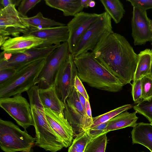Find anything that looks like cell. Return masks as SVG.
<instances>
[{"label": "cell", "mask_w": 152, "mask_h": 152, "mask_svg": "<svg viewBox=\"0 0 152 152\" xmlns=\"http://www.w3.org/2000/svg\"><path fill=\"white\" fill-rule=\"evenodd\" d=\"M92 52L95 57L124 85L133 80L138 54L123 36L114 32L110 34Z\"/></svg>", "instance_id": "1"}, {"label": "cell", "mask_w": 152, "mask_h": 152, "mask_svg": "<svg viewBox=\"0 0 152 152\" xmlns=\"http://www.w3.org/2000/svg\"><path fill=\"white\" fill-rule=\"evenodd\" d=\"M77 75L91 87L110 92L122 90L124 85L94 57L87 52L74 58Z\"/></svg>", "instance_id": "2"}, {"label": "cell", "mask_w": 152, "mask_h": 152, "mask_svg": "<svg viewBox=\"0 0 152 152\" xmlns=\"http://www.w3.org/2000/svg\"><path fill=\"white\" fill-rule=\"evenodd\" d=\"M46 58L38 59L23 66L9 80L0 84V98L21 94L37 84Z\"/></svg>", "instance_id": "3"}, {"label": "cell", "mask_w": 152, "mask_h": 152, "mask_svg": "<svg viewBox=\"0 0 152 152\" xmlns=\"http://www.w3.org/2000/svg\"><path fill=\"white\" fill-rule=\"evenodd\" d=\"M30 104L35 130V145L51 152L61 150L63 145L49 126L40 99Z\"/></svg>", "instance_id": "4"}, {"label": "cell", "mask_w": 152, "mask_h": 152, "mask_svg": "<svg viewBox=\"0 0 152 152\" xmlns=\"http://www.w3.org/2000/svg\"><path fill=\"white\" fill-rule=\"evenodd\" d=\"M35 137L12 122L0 119V146L4 152H30Z\"/></svg>", "instance_id": "5"}, {"label": "cell", "mask_w": 152, "mask_h": 152, "mask_svg": "<svg viewBox=\"0 0 152 152\" xmlns=\"http://www.w3.org/2000/svg\"><path fill=\"white\" fill-rule=\"evenodd\" d=\"M111 18L105 12L80 37L71 53L74 58L91 50L110 34L114 32Z\"/></svg>", "instance_id": "6"}, {"label": "cell", "mask_w": 152, "mask_h": 152, "mask_svg": "<svg viewBox=\"0 0 152 152\" xmlns=\"http://www.w3.org/2000/svg\"><path fill=\"white\" fill-rule=\"evenodd\" d=\"M63 113L75 135L88 131L93 124L92 115H87L84 111L75 87L66 100Z\"/></svg>", "instance_id": "7"}, {"label": "cell", "mask_w": 152, "mask_h": 152, "mask_svg": "<svg viewBox=\"0 0 152 152\" xmlns=\"http://www.w3.org/2000/svg\"><path fill=\"white\" fill-rule=\"evenodd\" d=\"M70 53L67 42H65L61 44L46 57L38 77L39 89L47 88L53 84L57 73Z\"/></svg>", "instance_id": "8"}, {"label": "cell", "mask_w": 152, "mask_h": 152, "mask_svg": "<svg viewBox=\"0 0 152 152\" xmlns=\"http://www.w3.org/2000/svg\"><path fill=\"white\" fill-rule=\"evenodd\" d=\"M58 46L36 47L18 53L3 51L0 54V70L12 69L17 70L36 60L46 58Z\"/></svg>", "instance_id": "9"}, {"label": "cell", "mask_w": 152, "mask_h": 152, "mask_svg": "<svg viewBox=\"0 0 152 152\" xmlns=\"http://www.w3.org/2000/svg\"><path fill=\"white\" fill-rule=\"evenodd\" d=\"M0 106L25 130L34 126L30 104L21 94L0 98Z\"/></svg>", "instance_id": "10"}, {"label": "cell", "mask_w": 152, "mask_h": 152, "mask_svg": "<svg viewBox=\"0 0 152 152\" xmlns=\"http://www.w3.org/2000/svg\"><path fill=\"white\" fill-rule=\"evenodd\" d=\"M14 5L10 4L0 10V37L26 35L30 28L23 21Z\"/></svg>", "instance_id": "11"}, {"label": "cell", "mask_w": 152, "mask_h": 152, "mask_svg": "<svg viewBox=\"0 0 152 152\" xmlns=\"http://www.w3.org/2000/svg\"><path fill=\"white\" fill-rule=\"evenodd\" d=\"M77 75V69L70 53L57 73L53 83L58 97L64 104L74 87Z\"/></svg>", "instance_id": "12"}, {"label": "cell", "mask_w": 152, "mask_h": 152, "mask_svg": "<svg viewBox=\"0 0 152 152\" xmlns=\"http://www.w3.org/2000/svg\"><path fill=\"white\" fill-rule=\"evenodd\" d=\"M102 13L81 12L77 14L67 24L69 33L67 41L70 53L86 31L102 15Z\"/></svg>", "instance_id": "13"}, {"label": "cell", "mask_w": 152, "mask_h": 152, "mask_svg": "<svg viewBox=\"0 0 152 152\" xmlns=\"http://www.w3.org/2000/svg\"><path fill=\"white\" fill-rule=\"evenodd\" d=\"M45 110L49 126L62 142L64 147L70 146L75 135L72 127L64 116V113H58L46 108Z\"/></svg>", "instance_id": "14"}, {"label": "cell", "mask_w": 152, "mask_h": 152, "mask_svg": "<svg viewBox=\"0 0 152 152\" xmlns=\"http://www.w3.org/2000/svg\"><path fill=\"white\" fill-rule=\"evenodd\" d=\"M132 36L134 45L145 44L151 41L152 33L150 25V19L146 11L133 7L132 21Z\"/></svg>", "instance_id": "15"}, {"label": "cell", "mask_w": 152, "mask_h": 152, "mask_svg": "<svg viewBox=\"0 0 152 152\" xmlns=\"http://www.w3.org/2000/svg\"><path fill=\"white\" fill-rule=\"evenodd\" d=\"M26 35H32L44 40L38 47L59 45L61 42H67L69 33L66 25L38 29L30 28Z\"/></svg>", "instance_id": "16"}, {"label": "cell", "mask_w": 152, "mask_h": 152, "mask_svg": "<svg viewBox=\"0 0 152 152\" xmlns=\"http://www.w3.org/2000/svg\"><path fill=\"white\" fill-rule=\"evenodd\" d=\"M44 40L30 35L9 37L1 46L3 51L11 53H18L38 47Z\"/></svg>", "instance_id": "17"}, {"label": "cell", "mask_w": 152, "mask_h": 152, "mask_svg": "<svg viewBox=\"0 0 152 152\" xmlns=\"http://www.w3.org/2000/svg\"><path fill=\"white\" fill-rule=\"evenodd\" d=\"M39 95L45 109L58 113H63L64 104L59 99L53 84L45 89H39Z\"/></svg>", "instance_id": "18"}, {"label": "cell", "mask_w": 152, "mask_h": 152, "mask_svg": "<svg viewBox=\"0 0 152 152\" xmlns=\"http://www.w3.org/2000/svg\"><path fill=\"white\" fill-rule=\"evenodd\" d=\"M132 143L143 145L152 152V125L137 123L131 132Z\"/></svg>", "instance_id": "19"}, {"label": "cell", "mask_w": 152, "mask_h": 152, "mask_svg": "<svg viewBox=\"0 0 152 152\" xmlns=\"http://www.w3.org/2000/svg\"><path fill=\"white\" fill-rule=\"evenodd\" d=\"M45 1L48 6L62 11L65 16H74L84 8L81 0H45Z\"/></svg>", "instance_id": "20"}, {"label": "cell", "mask_w": 152, "mask_h": 152, "mask_svg": "<svg viewBox=\"0 0 152 152\" xmlns=\"http://www.w3.org/2000/svg\"><path fill=\"white\" fill-rule=\"evenodd\" d=\"M135 111L132 113L127 110L124 112L112 118L108 121L105 132H108L128 127H134L137 124L138 119Z\"/></svg>", "instance_id": "21"}, {"label": "cell", "mask_w": 152, "mask_h": 152, "mask_svg": "<svg viewBox=\"0 0 152 152\" xmlns=\"http://www.w3.org/2000/svg\"><path fill=\"white\" fill-rule=\"evenodd\" d=\"M138 61L135 72L133 82L141 79L145 76L152 74L151 59L152 51L146 49L138 54Z\"/></svg>", "instance_id": "22"}, {"label": "cell", "mask_w": 152, "mask_h": 152, "mask_svg": "<svg viewBox=\"0 0 152 152\" xmlns=\"http://www.w3.org/2000/svg\"><path fill=\"white\" fill-rule=\"evenodd\" d=\"M20 18L30 28L38 29L66 25L64 23L44 17L40 12L32 17Z\"/></svg>", "instance_id": "23"}, {"label": "cell", "mask_w": 152, "mask_h": 152, "mask_svg": "<svg viewBox=\"0 0 152 152\" xmlns=\"http://www.w3.org/2000/svg\"><path fill=\"white\" fill-rule=\"evenodd\" d=\"M105 12L116 24L120 22L125 11L121 2L119 0H101Z\"/></svg>", "instance_id": "24"}, {"label": "cell", "mask_w": 152, "mask_h": 152, "mask_svg": "<svg viewBox=\"0 0 152 152\" xmlns=\"http://www.w3.org/2000/svg\"><path fill=\"white\" fill-rule=\"evenodd\" d=\"M133 104H126L118 107L108 112L93 118V123L90 128L100 124L107 122L121 113L132 107Z\"/></svg>", "instance_id": "25"}, {"label": "cell", "mask_w": 152, "mask_h": 152, "mask_svg": "<svg viewBox=\"0 0 152 152\" xmlns=\"http://www.w3.org/2000/svg\"><path fill=\"white\" fill-rule=\"evenodd\" d=\"M76 136L68 149V152H84L92 138L87 131H83Z\"/></svg>", "instance_id": "26"}, {"label": "cell", "mask_w": 152, "mask_h": 152, "mask_svg": "<svg viewBox=\"0 0 152 152\" xmlns=\"http://www.w3.org/2000/svg\"><path fill=\"white\" fill-rule=\"evenodd\" d=\"M107 134L92 139L84 152H105L107 142Z\"/></svg>", "instance_id": "27"}, {"label": "cell", "mask_w": 152, "mask_h": 152, "mask_svg": "<svg viewBox=\"0 0 152 152\" xmlns=\"http://www.w3.org/2000/svg\"><path fill=\"white\" fill-rule=\"evenodd\" d=\"M133 108L137 113L143 115L151 123L152 122V97L142 100Z\"/></svg>", "instance_id": "28"}, {"label": "cell", "mask_w": 152, "mask_h": 152, "mask_svg": "<svg viewBox=\"0 0 152 152\" xmlns=\"http://www.w3.org/2000/svg\"><path fill=\"white\" fill-rule=\"evenodd\" d=\"M141 80L142 98L144 100L152 97V74L145 76Z\"/></svg>", "instance_id": "29"}, {"label": "cell", "mask_w": 152, "mask_h": 152, "mask_svg": "<svg viewBox=\"0 0 152 152\" xmlns=\"http://www.w3.org/2000/svg\"><path fill=\"white\" fill-rule=\"evenodd\" d=\"M41 1V0H21L18 10L21 17H27L26 14L28 12Z\"/></svg>", "instance_id": "30"}, {"label": "cell", "mask_w": 152, "mask_h": 152, "mask_svg": "<svg viewBox=\"0 0 152 152\" xmlns=\"http://www.w3.org/2000/svg\"><path fill=\"white\" fill-rule=\"evenodd\" d=\"M131 84L132 86V94L133 100L135 103L138 104L142 100L141 80H137Z\"/></svg>", "instance_id": "31"}, {"label": "cell", "mask_w": 152, "mask_h": 152, "mask_svg": "<svg viewBox=\"0 0 152 152\" xmlns=\"http://www.w3.org/2000/svg\"><path fill=\"white\" fill-rule=\"evenodd\" d=\"M108 122L100 124L94 127L90 128L87 131L92 139H95L104 133L105 129L107 126Z\"/></svg>", "instance_id": "32"}, {"label": "cell", "mask_w": 152, "mask_h": 152, "mask_svg": "<svg viewBox=\"0 0 152 152\" xmlns=\"http://www.w3.org/2000/svg\"><path fill=\"white\" fill-rule=\"evenodd\" d=\"M133 7H137L146 11L152 9V0H127Z\"/></svg>", "instance_id": "33"}, {"label": "cell", "mask_w": 152, "mask_h": 152, "mask_svg": "<svg viewBox=\"0 0 152 152\" xmlns=\"http://www.w3.org/2000/svg\"><path fill=\"white\" fill-rule=\"evenodd\" d=\"M16 70L12 69L0 70V84L9 80L15 73Z\"/></svg>", "instance_id": "34"}, {"label": "cell", "mask_w": 152, "mask_h": 152, "mask_svg": "<svg viewBox=\"0 0 152 152\" xmlns=\"http://www.w3.org/2000/svg\"><path fill=\"white\" fill-rule=\"evenodd\" d=\"M74 87L86 100H89V97L82 81L77 75L75 76L74 82Z\"/></svg>", "instance_id": "35"}, {"label": "cell", "mask_w": 152, "mask_h": 152, "mask_svg": "<svg viewBox=\"0 0 152 152\" xmlns=\"http://www.w3.org/2000/svg\"><path fill=\"white\" fill-rule=\"evenodd\" d=\"M21 0H1L0 4L2 8L6 7L9 5L12 4L16 6L19 5Z\"/></svg>", "instance_id": "36"}, {"label": "cell", "mask_w": 152, "mask_h": 152, "mask_svg": "<svg viewBox=\"0 0 152 152\" xmlns=\"http://www.w3.org/2000/svg\"><path fill=\"white\" fill-rule=\"evenodd\" d=\"M77 91L80 102L84 111L86 112V99L85 97L77 90Z\"/></svg>", "instance_id": "37"}, {"label": "cell", "mask_w": 152, "mask_h": 152, "mask_svg": "<svg viewBox=\"0 0 152 152\" xmlns=\"http://www.w3.org/2000/svg\"><path fill=\"white\" fill-rule=\"evenodd\" d=\"M89 0H81L82 6L84 8H88V2Z\"/></svg>", "instance_id": "38"}, {"label": "cell", "mask_w": 152, "mask_h": 152, "mask_svg": "<svg viewBox=\"0 0 152 152\" xmlns=\"http://www.w3.org/2000/svg\"><path fill=\"white\" fill-rule=\"evenodd\" d=\"M96 4L94 1L89 0L88 2V7H93L95 6Z\"/></svg>", "instance_id": "39"}, {"label": "cell", "mask_w": 152, "mask_h": 152, "mask_svg": "<svg viewBox=\"0 0 152 152\" xmlns=\"http://www.w3.org/2000/svg\"><path fill=\"white\" fill-rule=\"evenodd\" d=\"M150 27L151 28V30L152 33V20L150 19ZM151 50L152 51V35L151 37Z\"/></svg>", "instance_id": "40"}, {"label": "cell", "mask_w": 152, "mask_h": 152, "mask_svg": "<svg viewBox=\"0 0 152 152\" xmlns=\"http://www.w3.org/2000/svg\"><path fill=\"white\" fill-rule=\"evenodd\" d=\"M151 70H152V58L151 59Z\"/></svg>", "instance_id": "41"}, {"label": "cell", "mask_w": 152, "mask_h": 152, "mask_svg": "<svg viewBox=\"0 0 152 152\" xmlns=\"http://www.w3.org/2000/svg\"><path fill=\"white\" fill-rule=\"evenodd\" d=\"M144 152V151H141V152Z\"/></svg>", "instance_id": "42"}, {"label": "cell", "mask_w": 152, "mask_h": 152, "mask_svg": "<svg viewBox=\"0 0 152 152\" xmlns=\"http://www.w3.org/2000/svg\"><path fill=\"white\" fill-rule=\"evenodd\" d=\"M152 125V122L150 123Z\"/></svg>", "instance_id": "43"}]
</instances>
